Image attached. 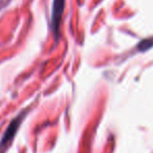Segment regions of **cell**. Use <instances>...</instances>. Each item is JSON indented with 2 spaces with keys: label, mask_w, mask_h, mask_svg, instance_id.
Segmentation results:
<instances>
[{
  "label": "cell",
  "mask_w": 153,
  "mask_h": 153,
  "mask_svg": "<svg viewBox=\"0 0 153 153\" xmlns=\"http://www.w3.org/2000/svg\"><path fill=\"white\" fill-rule=\"evenodd\" d=\"M64 7H65V0H53V7H51V30L55 37L56 41H58V39H59V30Z\"/></svg>",
  "instance_id": "2"
},
{
  "label": "cell",
  "mask_w": 153,
  "mask_h": 153,
  "mask_svg": "<svg viewBox=\"0 0 153 153\" xmlns=\"http://www.w3.org/2000/svg\"><path fill=\"white\" fill-rule=\"evenodd\" d=\"M28 112H30V109H23V110H21L12 120L11 123L9 124L4 133H3L2 137L0 140V153H5L7 149L11 147V145L13 144L14 138H15L20 126H21V124L25 120Z\"/></svg>",
  "instance_id": "1"
}]
</instances>
